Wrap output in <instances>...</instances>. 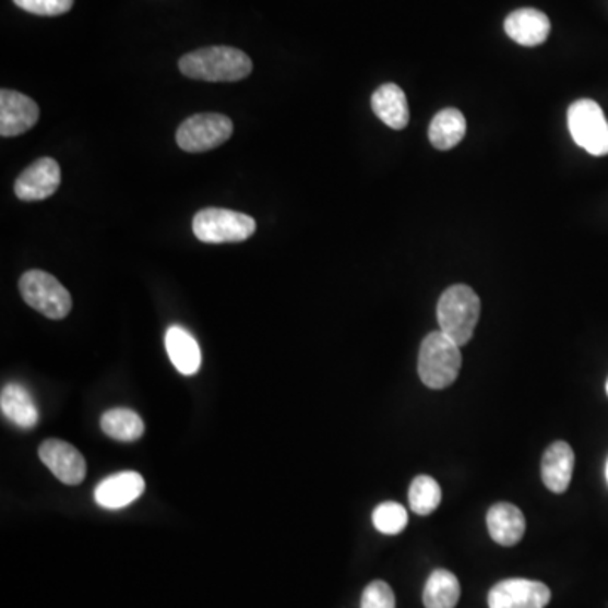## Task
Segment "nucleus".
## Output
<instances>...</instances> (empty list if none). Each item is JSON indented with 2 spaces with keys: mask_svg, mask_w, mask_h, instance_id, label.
I'll use <instances>...</instances> for the list:
<instances>
[{
  "mask_svg": "<svg viewBox=\"0 0 608 608\" xmlns=\"http://www.w3.org/2000/svg\"><path fill=\"white\" fill-rule=\"evenodd\" d=\"M180 71L188 79L202 82H240L252 73V60L240 49L210 46L184 55Z\"/></svg>",
  "mask_w": 608,
  "mask_h": 608,
  "instance_id": "f257e3e1",
  "label": "nucleus"
},
{
  "mask_svg": "<svg viewBox=\"0 0 608 608\" xmlns=\"http://www.w3.org/2000/svg\"><path fill=\"white\" fill-rule=\"evenodd\" d=\"M438 323L444 335L463 347L470 342L480 318V298L467 284L450 286L437 308Z\"/></svg>",
  "mask_w": 608,
  "mask_h": 608,
  "instance_id": "f03ea898",
  "label": "nucleus"
},
{
  "mask_svg": "<svg viewBox=\"0 0 608 608\" xmlns=\"http://www.w3.org/2000/svg\"><path fill=\"white\" fill-rule=\"evenodd\" d=\"M462 369V351L443 332H431L419 348L418 372L422 384L440 391L452 385Z\"/></svg>",
  "mask_w": 608,
  "mask_h": 608,
  "instance_id": "7ed1b4c3",
  "label": "nucleus"
},
{
  "mask_svg": "<svg viewBox=\"0 0 608 608\" xmlns=\"http://www.w3.org/2000/svg\"><path fill=\"white\" fill-rule=\"evenodd\" d=\"M254 218L227 208H205L193 218V234L205 243L243 242L254 236Z\"/></svg>",
  "mask_w": 608,
  "mask_h": 608,
  "instance_id": "20e7f679",
  "label": "nucleus"
},
{
  "mask_svg": "<svg viewBox=\"0 0 608 608\" xmlns=\"http://www.w3.org/2000/svg\"><path fill=\"white\" fill-rule=\"evenodd\" d=\"M20 291L33 310L39 311L49 320H63L73 307L68 289L57 277L45 271L24 273L20 281Z\"/></svg>",
  "mask_w": 608,
  "mask_h": 608,
  "instance_id": "39448f33",
  "label": "nucleus"
},
{
  "mask_svg": "<svg viewBox=\"0 0 608 608\" xmlns=\"http://www.w3.org/2000/svg\"><path fill=\"white\" fill-rule=\"evenodd\" d=\"M568 129L571 138L592 156L608 154V122L600 105L589 98L571 104L568 109Z\"/></svg>",
  "mask_w": 608,
  "mask_h": 608,
  "instance_id": "423d86ee",
  "label": "nucleus"
},
{
  "mask_svg": "<svg viewBox=\"0 0 608 608\" xmlns=\"http://www.w3.org/2000/svg\"><path fill=\"white\" fill-rule=\"evenodd\" d=\"M234 134V122L222 114H196L184 120L176 142L187 153H206L222 146Z\"/></svg>",
  "mask_w": 608,
  "mask_h": 608,
  "instance_id": "0eeeda50",
  "label": "nucleus"
},
{
  "mask_svg": "<svg viewBox=\"0 0 608 608\" xmlns=\"http://www.w3.org/2000/svg\"><path fill=\"white\" fill-rule=\"evenodd\" d=\"M487 600L489 608H546L551 589L536 580H504L492 586Z\"/></svg>",
  "mask_w": 608,
  "mask_h": 608,
  "instance_id": "6e6552de",
  "label": "nucleus"
},
{
  "mask_svg": "<svg viewBox=\"0 0 608 608\" xmlns=\"http://www.w3.org/2000/svg\"><path fill=\"white\" fill-rule=\"evenodd\" d=\"M60 184V165L51 157H41L17 176L14 184L15 196L23 202H41L49 199Z\"/></svg>",
  "mask_w": 608,
  "mask_h": 608,
  "instance_id": "1a4fd4ad",
  "label": "nucleus"
},
{
  "mask_svg": "<svg viewBox=\"0 0 608 608\" xmlns=\"http://www.w3.org/2000/svg\"><path fill=\"white\" fill-rule=\"evenodd\" d=\"M39 458L67 486H79L85 480L86 463L82 453L67 441L46 440L39 446Z\"/></svg>",
  "mask_w": 608,
  "mask_h": 608,
  "instance_id": "9d476101",
  "label": "nucleus"
},
{
  "mask_svg": "<svg viewBox=\"0 0 608 608\" xmlns=\"http://www.w3.org/2000/svg\"><path fill=\"white\" fill-rule=\"evenodd\" d=\"M39 119V107L33 98L14 91L0 92V135L26 134Z\"/></svg>",
  "mask_w": 608,
  "mask_h": 608,
  "instance_id": "9b49d317",
  "label": "nucleus"
},
{
  "mask_svg": "<svg viewBox=\"0 0 608 608\" xmlns=\"http://www.w3.org/2000/svg\"><path fill=\"white\" fill-rule=\"evenodd\" d=\"M146 490V481L138 472H120L104 478L95 489L97 504L105 509H122L135 502Z\"/></svg>",
  "mask_w": 608,
  "mask_h": 608,
  "instance_id": "f8f14e48",
  "label": "nucleus"
},
{
  "mask_svg": "<svg viewBox=\"0 0 608 608\" xmlns=\"http://www.w3.org/2000/svg\"><path fill=\"white\" fill-rule=\"evenodd\" d=\"M505 34L517 45L534 48L543 45L551 33L548 15L538 9H517L508 15L504 23Z\"/></svg>",
  "mask_w": 608,
  "mask_h": 608,
  "instance_id": "ddd939ff",
  "label": "nucleus"
},
{
  "mask_svg": "<svg viewBox=\"0 0 608 608\" xmlns=\"http://www.w3.org/2000/svg\"><path fill=\"white\" fill-rule=\"evenodd\" d=\"M575 470V453L567 441H555L546 449L541 460V477L546 489L564 493Z\"/></svg>",
  "mask_w": 608,
  "mask_h": 608,
  "instance_id": "4468645a",
  "label": "nucleus"
},
{
  "mask_svg": "<svg viewBox=\"0 0 608 608\" xmlns=\"http://www.w3.org/2000/svg\"><path fill=\"white\" fill-rule=\"evenodd\" d=\"M487 527L497 545L515 546L526 533V517L517 505L499 502L487 512Z\"/></svg>",
  "mask_w": 608,
  "mask_h": 608,
  "instance_id": "2eb2a0df",
  "label": "nucleus"
},
{
  "mask_svg": "<svg viewBox=\"0 0 608 608\" xmlns=\"http://www.w3.org/2000/svg\"><path fill=\"white\" fill-rule=\"evenodd\" d=\"M372 110L385 126L403 131L409 123V105L406 94L396 83H384L372 94Z\"/></svg>",
  "mask_w": 608,
  "mask_h": 608,
  "instance_id": "dca6fc26",
  "label": "nucleus"
},
{
  "mask_svg": "<svg viewBox=\"0 0 608 608\" xmlns=\"http://www.w3.org/2000/svg\"><path fill=\"white\" fill-rule=\"evenodd\" d=\"M166 350L178 372L194 375L202 366V351L194 336L183 326H171L166 332Z\"/></svg>",
  "mask_w": 608,
  "mask_h": 608,
  "instance_id": "f3484780",
  "label": "nucleus"
},
{
  "mask_svg": "<svg viewBox=\"0 0 608 608\" xmlns=\"http://www.w3.org/2000/svg\"><path fill=\"white\" fill-rule=\"evenodd\" d=\"M0 410L17 428L33 429L34 426L38 425V407L34 404L26 388L15 384V382H11L2 389Z\"/></svg>",
  "mask_w": 608,
  "mask_h": 608,
  "instance_id": "a211bd4d",
  "label": "nucleus"
},
{
  "mask_svg": "<svg viewBox=\"0 0 608 608\" xmlns=\"http://www.w3.org/2000/svg\"><path fill=\"white\" fill-rule=\"evenodd\" d=\"M429 141L440 151L458 146L467 134V120L458 109H444L429 123Z\"/></svg>",
  "mask_w": 608,
  "mask_h": 608,
  "instance_id": "6ab92c4d",
  "label": "nucleus"
},
{
  "mask_svg": "<svg viewBox=\"0 0 608 608\" xmlns=\"http://www.w3.org/2000/svg\"><path fill=\"white\" fill-rule=\"evenodd\" d=\"M460 582L452 571L434 570L429 575L422 592V604L426 608H455L458 605Z\"/></svg>",
  "mask_w": 608,
  "mask_h": 608,
  "instance_id": "aec40b11",
  "label": "nucleus"
},
{
  "mask_svg": "<svg viewBox=\"0 0 608 608\" xmlns=\"http://www.w3.org/2000/svg\"><path fill=\"white\" fill-rule=\"evenodd\" d=\"M100 428L107 437L123 443L138 441L144 434V421L141 416L126 407L107 410L102 416Z\"/></svg>",
  "mask_w": 608,
  "mask_h": 608,
  "instance_id": "412c9836",
  "label": "nucleus"
},
{
  "mask_svg": "<svg viewBox=\"0 0 608 608\" xmlns=\"http://www.w3.org/2000/svg\"><path fill=\"white\" fill-rule=\"evenodd\" d=\"M440 484L429 475H419L409 487V508L418 515L433 514L441 504Z\"/></svg>",
  "mask_w": 608,
  "mask_h": 608,
  "instance_id": "4be33fe9",
  "label": "nucleus"
},
{
  "mask_svg": "<svg viewBox=\"0 0 608 608\" xmlns=\"http://www.w3.org/2000/svg\"><path fill=\"white\" fill-rule=\"evenodd\" d=\"M372 523L379 533L396 536L406 529L409 515H407L406 509L397 502H384L373 509Z\"/></svg>",
  "mask_w": 608,
  "mask_h": 608,
  "instance_id": "5701e85b",
  "label": "nucleus"
},
{
  "mask_svg": "<svg viewBox=\"0 0 608 608\" xmlns=\"http://www.w3.org/2000/svg\"><path fill=\"white\" fill-rule=\"evenodd\" d=\"M360 608H396V595L388 583L375 580L363 589Z\"/></svg>",
  "mask_w": 608,
  "mask_h": 608,
  "instance_id": "b1692460",
  "label": "nucleus"
},
{
  "mask_svg": "<svg viewBox=\"0 0 608 608\" xmlns=\"http://www.w3.org/2000/svg\"><path fill=\"white\" fill-rule=\"evenodd\" d=\"M14 4L31 14L61 15L73 8L75 0H14Z\"/></svg>",
  "mask_w": 608,
  "mask_h": 608,
  "instance_id": "393cba45",
  "label": "nucleus"
},
{
  "mask_svg": "<svg viewBox=\"0 0 608 608\" xmlns=\"http://www.w3.org/2000/svg\"><path fill=\"white\" fill-rule=\"evenodd\" d=\"M605 478H607V484H608V460H607V465H605Z\"/></svg>",
  "mask_w": 608,
  "mask_h": 608,
  "instance_id": "a878e982",
  "label": "nucleus"
},
{
  "mask_svg": "<svg viewBox=\"0 0 608 608\" xmlns=\"http://www.w3.org/2000/svg\"><path fill=\"white\" fill-rule=\"evenodd\" d=\"M605 389H607V396H608V379H607V384H605Z\"/></svg>",
  "mask_w": 608,
  "mask_h": 608,
  "instance_id": "bb28decb",
  "label": "nucleus"
}]
</instances>
